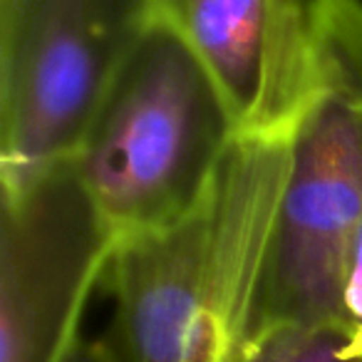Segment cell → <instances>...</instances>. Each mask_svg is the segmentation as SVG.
<instances>
[{"mask_svg": "<svg viewBox=\"0 0 362 362\" xmlns=\"http://www.w3.org/2000/svg\"><path fill=\"white\" fill-rule=\"evenodd\" d=\"M0 194V362H62L119 238L72 159Z\"/></svg>", "mask_w": 362, "mask_h": 362, "instance_id": "cell-5", "label": "cell"}, {"mask_svg": "<svg viewBox=\"0 0 362 362\" xmlns=\"http://www.w3.org/2000/svg\"><path fill=\"white\" fill-rule=\"evenodd\" d=\"M286 159L241 141L199 211L117 243L107 266L117 362H199L253 322Z\"/></svg>", "mask_w": 362, "mask_h": 362, "instance_id": "cell-1", "label": "cell"}, {"mask_svg": "<svg viewBox=\"0 0 362 362\" xmlns=\"http://www.w3.org/2000/svg\"><path fill=\"white\" fill-rule=\"evenodd\" d=\"M315 92L291 134L256 332L345 325V258L362 218V0H310ZM350 330V327H347Z\"/></svg>", "mask_w": 362, "mask_h": 362, "instance_id": "cell-3", "label": "cell"}, {"mask_svg": "<svg viewBox=\"0 0 362 362\" xmlns=\"http://www.w3.org/2000/svg\"><path fill=\"white\" fill-rule=\"evenodd\" d=\"M352 340H350V355L352 357H360L362 360V325L352 327Z\"/></svg>", "mask_w": 362, "mask_h": 362, "instance_id": "cell-10", "label": "cell"}, {"mask_svg": "<svg viewBox=\"0 0 362 362\" xmlns=\"http://www.w3.org/2000/svg\"><path fill=\"white\" fill-rule=\"evenodd\" d=\"M62 362H117V357L112 352V347L107 345L105 337H100V340H85V337H80Z\"/></svg>", "mask_w": 362, "mask_h": 362, "instance_id": "cell-9", "label": "cell"}, {"mask_svg": "<svg viewBox=\"0 0 362 362\" xmlns=\"http://www.w3.org/2000/svg\"><path fill=\"white\" fill-rule=\"evenodd\" d=\"M221 90L238 139L291 136L315 92L310 0H156Z\"/></svg>", "mask_w": 362, "mask_h": 362, "instance_id": "cell-6", "label": "cell"}, {"mask_svg": "<svg viewBox=\"0 0 362 362\" xmlns=\"http://www.w3.org/2000/svg\"><path fill=\"white\" fill-rule=\"evenodd\" d=\"M342 310L345 325H362V218L355 226L345 258V288H342Z\"/></svg>", "mask_w": 362, "mask_h": 362, "instance_id": "cell-8", "label": "cell"}, {"mask_svg": "<svg viewBox=\"0 0 362 362\" xmlns=\"http://www.w3.org/2000/svg\"><path fill=\"white\" fill-rule=\"evenodd\" d=\"M156 0H0V192L75 159Z\"/></svg>", "mask_w": 362, "mask_h": 362, "instance_id": "cell-4", "label": "cell"}, {"mask_svg": "<svg viewBox=\"0 0 362 362\" xmlns=\"http://www.w3.org/2000/svg\"><path fill=\"white\" fill-rule=\"evenodd\" d=\"M236 141L216 82L187 40L156 18L72 161L122 241L199 211Z\"/></svg>", "mask_w": 362, "mask_h": 362, "instance_id": "cell-2", "label": "cell"}, {"mask_svg": "<svg viewBox=\"0 0 362 362\" xmlns=\"http://www.w3.org/2000/svg\"><path fill=\"white\" fill-rule=\"evenodd\" d=\"M350 340L352 332L342 325L273 322L223 362H362L350 355Z\"/></svg>", "mask_w": 362, "mask_h": 362, "instance_id": "cell-7", "label": "cell"}]
</instances>
